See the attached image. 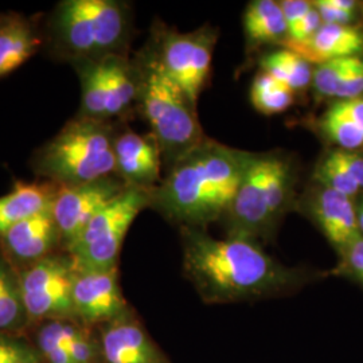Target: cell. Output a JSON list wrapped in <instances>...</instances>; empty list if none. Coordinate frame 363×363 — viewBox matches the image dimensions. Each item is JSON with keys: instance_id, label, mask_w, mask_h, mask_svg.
I'll list each match as a JSON object with an SVG mask.
<instances>
[{"instance_id": "obj_35", "label": "cell", "mask_w": 363, "mask_h": 363, "mask_svg": "<svg viewBox=\"0 0 363 363\" xmlns=\"http://www.w3.org/2000/svg\"><path fill=\"white\" fill-rule=\"evenodd\" d=\"M42 352L50 363H74L69 351L61 347H48Z\"/></svg>"}, {"instance_id": "obj_14", "label": "cell", "mask_w": 363, "mask_h": 363, "mask_svg": "<svg viewBox=\"0 0 363 363\" xmlns=\"http://www.w3.org/2000/svg\"><path fill=\"white\" fill-rule=\"evenodd\" d=\"M280 48L296 52L311 65H320L337 58L363 55V28L358 25H322L311 38L286 40Z\"/></svg>"}, {"instance_id": "obj_29", "label": "cell", "mask_w": 363, "mask_h": 363, "mask_svg": "<svg viewBox=\"0 0 363 363\" xmlns=\"http://www.w3.org/2000/svg\"><path fill=\"white\" fill-rule=\"evenodd\" d=\"M323 25L357 26L363 4L355 0H312Z\"/></svg>"}, {"instance_id": "obj_15", "label": "cell", "mask_w": 363, "mask_h": 363, "mask_svg": "<svg viewBox=\"0 0 363 363\" xmlns=\"http://www.w3.org/2000/svg\"><path fill=\"white\" fill-rule=\"evenodd\" d=\"M311 124L331 148L363 152V96L330 103Z\"/></svg>"}, {"instance_id": "obj_20", "label": "cell", "mask_w": 363, "mask_h": 363, "mask_svg": "<svg viewBox=\"0 0 363 363\" xmlns=\"http://www.w3.org/2000/svg\"><path fill=\"white\" fill-rule=\"evenodd\" d=\"M57 190L52 182L18 183L11 193L0 196V238L15 225L50 210Z\"/></svg>"}, {"instance_id": "obj_2", "label": "cell", "mask_w": 363, "mask_h": 363, "mask_svg": "<svg viewBox=\"0 0 363 363\" xmlns=\"http://www.w3.org/2000/svg\"><path fill=\"white\" fill-rule=\"evenodd\" d=\"M255 155L208 138L169 169L150 208L181 229L206 230L230 208Z\"/></svg>"}, {"instance_id": "obj_10", "label": "cell", "mask_w": 363, "mask_h": 363, "mask_svg": "<svg viewBox=\"0 0 363 363\" xmlns=\"http://www.w3.org/2000/svg\"><path fill=\"white\" fill-rule=\"evenodd\" d=\"M222 220L228 237L259 242L271 240L276 233L277 226L271 218L265 195V152L253 157Z\"/></svg>"}, {"instance_id": "obj_26", "label": "cell", "mask_w": 363, "mask_h": 363, "mask_svg": "<svg viewBox=\"0 0 363 363\" xmlns=\"http://www.w3.org/2000/svg\"><path fill=\"white\" fill-rule=\"evenodd\" d=\"M249 99L253 108L265 116L280 115L296 101V93L271 74L259 70L253 78Z\"/></svg>"}, {"instance_id": "obj_38", "label": "cell", "mask_w": 363, "mask_h": 363, "mask_svg": "<svg viewBox=\"0 0 363 363\" xmlns=\"http://www.w3.org/2000/svg\"><path fill=\"white\" fill-rule=\"evenodd\" d=\"M362 4H363V3H362Z\"/></svg>"}, {"instance_id": "obj_13", "label": "cell", "mask_w": 363, "mask_h": 363, "mask_svg": "<svg viewBox=\"0 0 363 363\" xmlns=\"http://www.w3.org/2000/svg\"><path fill=\"white\" fill-rule=\"evenodd\" d=\"M74 312L85 322H112L125 312V300L118 286L116 268L105 271L74 273L73 280Z\"/></svg>"}, {"instance_id": "obj_18", "label": "cell", "mask_w": 363, "mask_h": 363, "mask_svg": "<svg viewBox=\"0 0 363 363\" xmlns=\"http://www.w3.org/2000/svg\"><path fill=\"white\" fill-rule=\"evenodd\" d=\"M312 182L357 199L363 193V152L327 148L313 167Z\"/></svg>"}, {"instance_id": "obj_7", "label": "cell", "mask_w": 363, "mask_h": 363, "mask_svg": "<svg viewBox=\"0 0 363 363\" xmlns=\"http://www.w3.org/2000/svg\"><path fill=\"white\" fill-rule=\"evenodd\" d=\"M217 40L218 31L211 26L189 33L169 30L160 38L159 64L194 104L208 84Z\"/></svg>"}, {"instance_id": "obj_23", "label": "cell", "mask_w": 363, "mask_h": 363, "mask_svg": "<svg viewBox=\"0 0 363 363\" xmlns=\"http://www.w3.org/2000/svg\"><path fill=\"white\" fill-rule=\"evenodd\" d=\"M35 28L19 16H7L0 30V78L9 76L39 49Z\"/></svg>"}, {"instance_id": "obj_30", "label": "cell", "mask_w": 363, "mask_h": 363, "mask_svg": "<svg viewBox=\"0 0 363 363\" xmlns=\"http://www.w3.org/2000/svg\"><path fill=\"white\" fill-rule=\"evenodd\" d=\"M337 259L339 261L333 269V274L346 277L363 286V237L351 244Z\"/></svg>"}, {"instance_id": "obj_37", "label": "cell", "mask_w": 363, "mask_h": 363, "mask_svg": "<svg viewBox=\"0 0 363 363\" xmlns=\"http://www.w3.org/2000/svg\"><path fill=\"white\" fill-rule=\"evenodd\" d=\"M4 21H6V18H4V16H0V30H1V27L4 25Z\"/></svg>"}, {"instance_id": "obj_12", "label": "cell", "mask_w": 363, "mask_h": 363, "mask_svg": "<svg viewBox=\"0 0 363 363\" xmlns=\"http://www.w3.org/2000/svg\"><path fill=\"white\" fill-rule=\"evenodd\" d=\"M115 174L127 187L152 191L162 182V152L155 138L127 130L115 136Z\"/></svg>"}, {"instance_id": "obj_32", "label": "cell", "mask_w": 363, "mask_h": 363, "mask_svg": "<svg viewBox=\"0 0 363 363\" xmlns=\"http://www.w3.org/2000/svg\"><path fill=\"white\" fill-rule=\"evenodd\" d=\"M0 363H37V358L22 343L0 337Z\"/></svg>"}, {"instance_id": "obj_3", "label": "cell", "mask_w": 363, "mask_h": 363, "mask_svg": "<svg viewBox=\"0 0 363 363\" xmlns=\"http://www.w3.org/2000/svg\"><path fill=\"white\" fill-rule=\"evenodd\" d=\"M130 30V7L118 0L60 1L49 26L52 49L73 64L124 55Z\"/></svg>"}, {"instance_id": "obj_31", "label": "cell", "mask_w": 363, "mask_h": 363, "mask_svg": "<svg viewBox=\"0 0 363 363\" xmlns=\"http://www.w3.org/2000/svg\"><path fill=\"white\" fill-rule=\"evenodd\" d=\"M79 330L74 325L66 323H50L45 325L38 335V343L40 351L48 347H61L67 350L70 343L76 339Z\"/></svg>"}, {"instance_id": "obj_24", "label": "cell", "mask_w": 363, "mask_h": 363, "mask_svg": "<svg viewBox=\"0 0 363 363\" xmlns=\"http://www.w3.org/2000/svg\"><path fill=\"white\" fill-rule=\"evenodd\" d=\"M259 70L283 82L296 96L311 89L313 65L292 50L279 48L267 52L259 58Z\"/></svg>"}, {"instance_id": "obj_6", "label": "cell", "mask_w": 363, "mask_h": 363, "mask_svg": "<svg viewBox=\"0 0 363 363\" xmlns=\"http://www.w3.org/2000/svg\"><path fill=\"white\" fill-rule=\"evenodd\" d=\"M151 191L127 187L103 208L66 249L74 269L105 271L116 268L124 238L136 217L150 208Z\"/></svg>"}, {"instance_id": "obj_17", "label": "cell", "mask_w": 363, "mask_h": 363, "mask_svg": "<svg viewBox=\"0 0 363 363\" xmlns=\"http://www.w3.org/2000/svg\"><path fill=\"white\" fill-rule=\"evenodd\" d=\"M106 363H160V357L142 327L124 315L111 322L101 339Z\"/></svg>"}, {"instance_id": "obj_33", "label": "cell", "mask_w": 363, "mask_h": 363, "mask_svg": "<svg viewBox=\"0 0 363 363\" xmlns=\"http://www.w3.org/2000/svg\"><path fill=\"white\" fill-rule=\"evenodd\" d=\"M279 3L284 13L286 30L295 26L313 9L312 0H283Z\"/></svg>"}, {"instance_id": "obj_1", "label": "cell", "mask_w": 363, "mask_h": 363, "mask_svg": "<svg viewBox=\"0 0 363 363\" xmlns=\"http://www.w3.org/2000/svg\"><path fill=\"white\" fill-rule=\"evenodd\" d=\"M183 271L206 303L272 298L304 286L311 273L273 259L259 242L214 238L203 229H181Z\"/></svg>"}, {"instance_id": "obj_28", "label": "cell", "mask_w": 363, "mask_h": 363, "mask_svg": "<svg viewBox=\"0 0 363 363\" xmlns=\"http://www.w3.org/2000/svg\"><path fill=\"white\" fill-rule=\"evenodd\" d=\"M359 57L361 55L337 58L320 65L313 66L311 84L313 96L318 100L331 103L335 97L337 88L345 81V78L347 77Z\"/></svg>"}, {"instance_id": "obj_8", "label": "cell", "mask_w": 363, "mask_h": 363, "mask_svg": "<svg viewBox=\"0 0 363 363\" xmlns=\"http://www.w3.org/2000/svg\"><path fill=\"white\" fill-rule=\"evenodd\" d=\"M74 273L70 256H48L22 273L19 281L27 316L38 319L76 313L72 298Z\"/></svg>"}, {"instance_id": "obj_22", "label": "cell", "mask_w": 363, "mask_h": 363, "mask_svg": "<svg viewBox=\"0 0 363 363\" xmlns=\"http://www.w3.org/2000/svg\"><path fill=\"white\" fill-rule=\"evenodd\" d=\"M105 62V118L121 116L139 99V70L125 55H111Z\"/></svg>"}, {"instance_id": "obj_4", "label": "cell", "mask_w": 363, "mask_h": 363, "mask_svg": "<svg viewBox=\"0 0 363 363\" xmlns=\"http://www.w3.org/2000/svg\"><path fill=\"white\" fill-rule=\"evenodd\" d=\"M138 101L167 169L208 139L196 104L164 73L156 54L150 55L139 69Z\"/></svg>"}, {"instance_id": "obj_25", "label": "cell", "mask_w": 363, "mask_h": 363, "mask_svg": "<svg viewBox=\"0 0 363 363\" xmlns=\"http://www.w3.org/2000/svg\"><path fill=\"white\" fill-rule=\"evenodd\" d=\"M81 81V106L77 117L108 123L105 118V62L81 61L76 62Z\"/></svg>"}, {"instance_id": "obj_27", "label": "cell", "mask_w": 363, "mask_h": 363, "mask_svg": "<svg viewBox=\"0 0 363 363\" xmlns=\"http://www.w3.org/2000/svg\"><path fill=\"white\" fill-rule=\"evenodd\" d=\"M26 316L19 277L0 259V330L21 325Z\"/></svg>"}, {"instance_id": "obj_16", "label": "cell", "mask_w": 363, "mask_h": 363, "mask_svg": "<svg viewBox=\"0 0 363 363\" xmlns=\"http://www.w3.org/2000/svg\"><path fill=\"white\" fill-rule=\"evenodd\" d=\"M9 255L18 261L37 262L48 257L61 240L52 208L23 220L1 237Z\"/></svg>"}, {"instance_id": "obj_19", "label": "cell", "mask_w": 363, "mask_h": 363, "mask_svg": "<svg viewBox=\"0 0 363 363\" xmlns=\"http://www.w3.org/2000/svg\"><path fill=\"white\" fill-rule=\"evenodd\" d=\"M296 183L298 169L292 156L281 151L265 152V195L271 218L277 228L296 205Z\"/></svg>"}, {"instance_id": "obj_5", "label": "cell", "mask_w": 363, "mask_h": 363, "mask_svg": "<svg viewBox=\"0 0 363 363\" xmlns=\"http://www.w3.org/2000/svg\"><path fill=\"white\" fill-rule=\"evenodd\" d=\"M116 133L108 123L76 117L34 156L39 177L57 186H76L115 175Z\"/></svg>"}, {"instance_id": "obj_34", "label": "cell", "mask_w": 363, "mask_h": 363, "mask_svg": "<svg viewBox=\"0 0 363 363\" xmlns=\"http://www.w3.org/2000/svg\"><path fill=\"white\" fill-rule=\"evenodd\" d=\"M69 354L74 363H93L96 357V347L84 333H78L76 339L69 346Z\"/></svg>"}, {"instance_id": "obj_11", "label": "cell", "mask_w": 363, "mask_h": 363, "mask_svg": "<svg viewBox=\"0 0 363 363\" xmlns=\"http://www.w3.org/2000/svg\"><path fill=\"white\" fill-rule=\"evenodd\" d=\"M295 208L323 234L340 256L362 234L357 217V201L311 182L296 201Z\"/></svg>"}, {"instance_id": "obj_36", "label": "cell", "mask_w": 363, "mask_h": 363, "mask_svg": "<svg viewBox=\"0 0 363 363\" xmlns=\"http://www.w3.org/2000/svg\"><path fill=\"white\" fill-rule=\"evenodd\" d=\"M357 217H358V225H359V232L363 237V193L359 195V201L357 202Z\"/></svg>"}, {"instance_id": "obj_9", "label": "cell", "mask_w": 363, "mask_h": 363, "mask_svg": "<svg viewBox=\"0 0 363 363\" xmlns=\"http://www.w3.org/2000/svg\"><path fill=\"white\" fill-rule=\"evenodd\" d=\"M125 189L116 174L76 186H58L52 213L66 247Z\"/></svg>"}, {"instance_id": "obj_21", "label": "cell", "mask_w": 363, "mask_h": 363, "mask_svg": "<svg viewBox=\"0 0 363 363\" xmlns=\"http://www.w3.org/2000/svg\"><path fill=\"white\" fill-rule=\"evenodd\" d=\"M242 26L247 52L269 45L280 48L288 37L284 13L280 3L274 0H253L247 3Z\"/></svg>"}]
</instances>
